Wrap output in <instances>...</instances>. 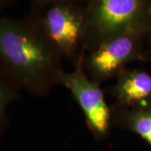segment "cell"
<instances>
[{"instance_id": "1", "label": "cell", "mask_w": 151, "mask_h": 151, "mask_svg": "<svg viewBox=\"0 0 151 151\" xmlns=\"http://www.w3.org/2000/svg\"><path fill=\"white\" fill-rule=\"evenodd\" d=\"M61 55L29 16H0V66L20 89L45 96L60 84Z\"/></svg>"}, {"instance_id": "2", "label": "cell", "mask_w": 151, "mask_h": 151, "mask_svg": "<svg viewBox=\"0 0 151 151\" xmlns=\"http://www.w3.org/2000/svg\"><path fill=\"white\" fill-rule=\"evenodd\" d=\"M61 57L77 65L86 55L87 8L68 0L34 1L29 15Z\"/></svg>"}, {"instance_id": "3", "label": "cell", "mask_w": 151, "mask_h": 151, "mask_svg": "<svg viewBox=\"0 0 151 151\" xmlns=\"http://www.w3.org/2000/svg\"><path fill=\"white\" fill-rule=\"evenodd\" d=\"M86 52L104 40L124 34L151 31V1L94 0L86 4Z\"/></svg>"}, {"instance_id": "4", "label": "cell", "mask_w": 151, "mask_h": 151, "mask_svg": "<svg viewBox=\"0 0 151 151\" xmlns=\"http://www.w3.org/2000/svg\"><path fill=\"white\" fill-rule=\"evenodd\" d=\"M139 34H124L104 40L87 52L83 66L93 82L100 85L103 81L117 77L129 63L141 59L142 39Z\"/></svg>"}, {"instance_id": "5", "label": "cell", "mask_w": 151, "mask_h": 151, "mask_svg": "<svg viewBox=\"0 0 151 151\" xmlns=\"http://www.w3.org/2000/svg\"><path fill=\"white\" fill-rule=\"evenodd\" d=\"M60 85L71 93L84 113L86 125L95 138L101 140L108 138L111 131V108L105 101L100 85L93 82L86 75L83 60L75 66V70L65 72Z\"/></svg>"}, {"instance_id": "6", "label": "cell", "mask_w": 151, "mask_h": 151, "mask_svg": "<svg viewBox=\"0 0 151 151\" xmlns=\"http://www.w3.org/2000/svg\"><path fill=\"white\" fill-rule=\"evenodd\" d=\"M115 99V106L134 108L151 105V76L138 69L125 70L117 76L109 88Z\"/></svg>"}, {"instance_id": "7", "label": "cell", "mask_w": 151, "mask_h": 151, "mask_svg": "<svg viewBox=\"0 0 151 151\" xmlns=\"http://www.w3.org/2000/svg\"><path fill=\"white\" fill-rule=\"evenodd\" d=\"M112 124L131 130L151 146V105L134 108H111Z\"/></svg>"}, {"instance_id": "8", "label": "cell", "mask_w": 151, "mask_h": 151, "mask_svg": "<svg viewBox=\"0 0 151 151\" xmlns=\"http://www.w3.org/2000/svg\"><path fill=\"white\" fill-rule=\"evenodd\" d=\"M20 87L15 81L0 66V135L9 124L8 108L19 97Z\"/></svg>"}, {"instance_id": "9", "label": "cell", "mask_w": 151, "mask_h": 151, "mask_svg": "<svg viewBox=\"0 0 151 151\" xmlns=\"http://www.w3.org/2000/svg\"><path fill=\"white\" fill-rule=\"evenodd\" d=\"M13 4L12 1H5V0H0V16L1 13L6 8L9 7Z\"/></svg>"}, {"instance_id": "10", "label": "cell", "mask_w": 151, "mask_h": 151, "mask_svg": "<svg viewBox=\"0 0 151 151\" xmlns=\"http://www.w3.org/2000/svg\"><path fill=\"white\" fill-rule=\"evenodd\" d=\"M150 45H151V31H150Z\"/></svg>"}, {"instance_id": "11", "label": "cell", "mask_w": 151, "mask_h": 151, "mask_svg": "<svg viewBox=\"0 0 151 151\" xmlns=\"http://www.w3.org/2000/svg\"><path fill=\"white\" fill-rule=\"evenodd\" d=\"M150 57H151V56H150Z\"/></svg>"}]
</instances>
